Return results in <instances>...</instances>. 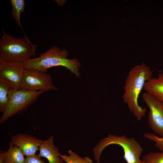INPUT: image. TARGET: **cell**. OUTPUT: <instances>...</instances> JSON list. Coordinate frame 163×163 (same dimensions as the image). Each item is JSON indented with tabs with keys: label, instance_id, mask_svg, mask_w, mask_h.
<instances>
[{
	"label": "cell",
	"instance_id": "cell-1",
	"mask_svg": "<svg viewBox=\"0 0 163 163\" xmlns=\"http://www.w3.org/2000/svg\"><path fill=\"white\" fill-rule=\"evenodd\" d=\"M153 70L145 63L136 65L128 72L125 81L122 99L138 121L145 115L146 109L140 106L139 96L146 82L152 77Z\"/></svg>",
	"mask_w": 163,
	"mask_h": 163
},
{
	"label": "cell",
	"instance_id": "cell-2",
	"mask_svg": "<svg viewBox=\"0 0 163 163\" xmlns=\"http://www.w3.org/2000/svg\"><path fill=\"white\" fill-rule=\"evenodd\" d=\"M69 55L66 50L53 46L46 52L40 54L38 57L28 59L23 62V63L25 69H33L45 73L50 68L63 66L79 77L81 63L76 58H68Z\"/></svg>",
	"mask_w": 163,
	"mask_h": 163
},
{
	"label": "cell",
	"instance_id": "cell-3",
	"mask_svg": "<svg viewBox=\"0 0 163 163\" xmlns=\"http://www.w3.org/2000/svg\"><path fill=\"white\" fill-rule=\"evenodd\" d=\"M0 62H23L35 56L36 47L27 37L17 38L2 31Z\"/></svg>",
	"mask_w": 163,
	"mask_h": 163
},
{
	"label": "cell",
	"instance_id": "cell-4",
	"mask_svg": "<svg viewBox=\"0 0 163 163\" xmlns=\"http://www.w3.org/2000/svg\"><path fill=\"white\" fill-rule=\"evenodd\" d=\"M111 144L117 145L122 148L123 157L127 163H144L140 158L143 149L133 137L129 138L124 135L118 136L111 134L101 139L94 149V158L97 163H100V155L104 149Z\"/></svg>",
	"mask_w": 163,
	"mask_h": 163
},
{
	"label": "cell",
	"instance_id": "cell-5",
	"mask_svg": "<svg viewBox=\"0 0 163 163\" xmlns=\"http://www.w3.org/2000/svg\"><path fill=\"white\" fill-rule=\"evenodd\" d=\"M44 91L16 90L11 88L9 91L8 101L0 119L2 124L9 118L27 110L35 102Z\"/></svg>",
	"mask_w": 163,
	"mask_h": 163
},
{
	"label": "cell",
	"instance_id": "cell-6",
	"mask_svg": "<svg viewBox=\"0 0 163 163\" xmlns=\"http://www.w3.org/2000/svg\"><path fill=\"white\" fill-rule=\"evenodd\" d=\"M20 90L44 91L57 90L50 75L33 69H25ZM19 89V90H20Z\"/></svg>",
	"mask_w": 163,
	"mask_h": 163
},
{
	"label": "cell",
	"instance_id": "cell-7",
	"mask_svg": "<svg viewBox=\"0 0 163 163\" xmlns=\"http://www.w3.org/2000/svg\"><path fill=\"white\" fill-rule=\"evenodd\" d=\"M142 97L149 109L148 121L149 128L163 137V103L146 92L143 93Z\"/></svg>",
	"mask_w": 163,
	"mask_h": 163
},
{
	"label": "cell",
	"instance_id": "cell-8",
	"mask_svg": "<svg viewBox=\"0 0 163 163\" xmlns=\"http://www.w3.org/2000/svg\"><path fill=\"white\" fill-rule=\"evenodd\" d=\"M25 69L23 62H0V78L12 88L19 90Z\"/></svg>",
	"mask_w": 163,
	"mask_h": 163
},
{
	"label": "cell",
	"instance_id": "cell-9",
	"mask_svg": "<svg viewBox=\"0 0 163 163\" xmlns=\"http://www.w3.org/2000/svg\"><path fill=\"white\" fill-rule=\"evenodd\" d=\"M11 141L18 147L24 156L36 155L43 140L30 135L20 133L12 136Z\"/></svg>",
	"mask_w": 163,
	"mask_h": 163
},
{
	"label": "cell",
	"instance_id": "cell-10",
	"mask_svg": "<svg viewBox=\"0 0 163 163\" xmlns=\"http://www.w3.org/2000/svg\"><path fill=\"white\" fill-rule=\"evenodd\" d=\"M38 155L46 158L48 163H63V161L59 156L60 154L58 147L54 143L53 137L50 136L48 139L43 141L39 148Z\"/></svg>",
	"mask_w": 163,
	"mask_h": 163
},
{
	"label": "cell",
	"instance_id": "cell-11",
	"mask_svg": "<svg viewBox=\"0 0 163 163\" xmlns=\"http://www.w3.org/2000/svg\"><path fill=\"white\" fill-rule=\"evenodd\" d=\"M143 89L163 103V73L157 77H152L145 83Z\"/></svg>",
	"mask_w": 163,
	"mask_h": 163
},
{
	"label": "cell",
	"instance_id": "cell-12",
	"mask_svg": "<svg viewBox=\"0 0 163 163\" xmlns=\"http://www.w3.org/2000/svg\"><path fill=\"white\" fill-rule=\"evenodd\" d=\"M19 148L14 145L11 141L8 150L6 152L0 151L1 163H24L25 158Z\"/></svg>",
	"mask_w": 163,
	"mask_h": 163
},
{
	"label": "cell",
	"instance_id": "cell-13",
	"mask_svg": "<svg viewBox=\"0 0 163 163\" xmlns=\"http://www.w3.org/2000/svg\"><path fill=\"white\" fill-rule=\"evenodd\" d=\"M10 2L12 8L11 14L12 18L15 20L16 23L21 28L25 35L20 21L21 14L24 11L25 2L24 0H11ZM25 37L27 36L25 35Z\"/></svg>",
	"mask_w": 163,
	"mask_h": 163
},
{
	"label": "cell",
	"instance_id": "cell-14",
	"mask_svg": "<svg viewBox=\"0 0 163 163\" xmlns=\"http://www.w3.org/2000/svg\"><path fill=\"white\" fill-rule=\"evenodd\" d=\"M11 88L0 78V111L3 113L8 104Z\"/></svg>",
	"mask_w": 163,
	"mask_h": 163
},
{
	"label": "cell",
	"instance_id": "cell-15",
	"mask_svg": "<svg viewBox=\"0 0 163 163\" xmlns=\"http://www.w3.org/2000/svg\"><path fill=\"white\" fill-rule=\"evenodd\" d=\"M69 155H59L61 158L67 163H93L92 160L88 157L83 158L79 156L71 150L68 152Z\"/></svg>",
	"mask_w": 163,
	"mask_h": 163
},
{
	"label": "cell",
	"instance_id": "cell-16",
	"mask_svg": "<svg viewBox=\"0 0 163 163\" xmlns=\"http://www.w3.org/2000/svg\"><path fill=\"white\" fill-rule=\"evenodd\" d=\"M144 163H163V151L151 152L142 158Z\"/></svg>",
	"mask_w": 163,
	"mask_h": 163
},
{
	"label": "cell",
	"instance_id": "cell-17",
	"mask_svg": "<svg viewBox=\"0 0 163 163\" xmlns=\"http://www.w3.org/2000/svg\"><path fill=\"white\" fill-rule=\"evenodd\" d=\"M143 136L144 138L155 142V146L163 151V137H159L155 134L149 133H144Z\"/></svg>",
	"mask_w": 163,
	"mask_h": 163
},
{
	"label": "cell",
	"instance_id": "cell-18",
	"mask_svg": "<svg viewBox=\"0 0 163 163\" xmlns=\"http://www.w3.org/2000/svg\"><path fill=\"white\" fill-rule=\"evenodd\" d=\"M24 163H48L43 161L38 155H35L27 156Z\"/></svg>",
	"mask_w": 163,
	"mask_h": 163
},
{
	"label": "cell",
	"instance_id": "cell-19",
	"mask_svg": "<svg viewBox=\"0 0 163 163\" xmlns=\"http://www.w3.org/2000/svg\"></svg>",
	"mask_w": 163,
	"mask_h": 163
}]
</instances>
